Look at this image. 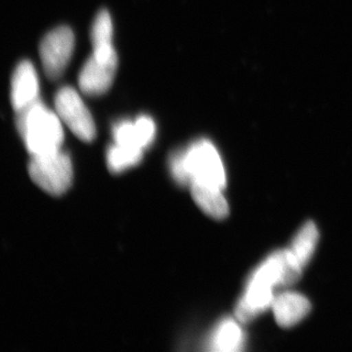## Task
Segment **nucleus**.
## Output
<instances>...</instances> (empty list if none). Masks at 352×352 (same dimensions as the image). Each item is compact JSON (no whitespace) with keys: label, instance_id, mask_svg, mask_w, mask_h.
<instances>
[{"label":"nucleus","instance_id":"1","mask_svg":"<svg viewBox=\"0 0 352 352\" xmlns=\"http://www.w3.org/2000/svg\"><path fill=\"white\" fill-rule=\"evenodd\" d=\"M302 270L289 249L268 256L252 273L245 294L237 303L235 314L238 320L251 321L271 307L274 298L273 289L295 283Z\"/></svg>","mask_w":352,"mask_h":352},{"label":"nucleus","instance_id":"2","mask_svg":"<svg viewBox=\"0 0 352 352\" xmlns=\"http://www.w3.org/2000/svg\"><path fill=\"white\" fill-rule=\"evenodd\" d=\"M16 115L18 131L32 156L62 149L64 141L62 120L41 99Z\"/></svg>","mask_w":352,"mask_h":352},{"label":"nucleus","instance_id":"3","mask_svg":"<svg viewBox=\"0 0 352 352\" xmlns=\"http://www.w3.org/2000/svg\"><path fill=\"white\" fill-rule=\"evenodd\" d=\"M29 173L32 182L51 195L64 194L73 182L71 157L63 150L32 156Z\"/></svg>","mask_w":352,"mask_h":352},{"label":"nucleus","instance_id":"4","mask_svg":"<svg viewBox=\"0 0 352 352\" xmlns=\"http://www.w3.org/2000/svg\"><path fill=\"white\" fill-rule=\"evenodd\" d=\"M182 152L190 185L201 183L222 190L226 188V175L223 163L219 151L210 141L201 139Z\"/></svg>","mask_w":352,"mask_h":352},{"label":"nucleus","instance_id":"5","mask_svg":"<svg viewBox=\"0 0 352 352\" xmlns=\"http://www.w3.org/2000/svg\"><path fill=\"white\" fill-rule=\"evenodd\" d=\"M55 112L62 122L85 142H91L96 136V127L91 113L75 88L64 87L54 98Z\"/></svg>","mask_w":352,"mask_h":352},{"label":"nucleus","instance_id":"6","mask_svg":"<svg viewBox=\"0 0 352 352\" xmlns=\"http://www.w3.org/2000/svg\"><path fill=\"white\" fill-rule=\"evenodd\" d=\"M75 50V34L66 25H61L45 34L39 45V55L44 73L51 80L63 75Z\"/></svg>","mask_w":352,"mask_h":352},{"label":"nucleus","instance_id":"7","mask_svg":"<svg viewBox=\"0 0 352 352\" xmlns=\"http://www.w3.org/2000/svg\"><path fill=\"white\" fill-rule=\"evenodd\" d=\"M118 68V59H102L91 54L78 75V85L89 96L105 94L112 87Z\"/></svg>","mask_w":352,"mask_h":352},{"label":"nucleus","instance_id":"8","mask_svg":"<svg viewBox=\"0 0 352 352\" xmlns=\"http://www.w3.org/2000/svg\"><path fill=\"white\" fill-rule=\"evenodd\" d=\"M11 104L16 113L39 100L38 72L31 61L20 62L11 80Z\"/></svg>","mask_w":352,"mask_h":352},{"label":"nucleus","instance_id":"9","mask_svg":"<svg viewBox=\"0 0 352 352\" xmlns=\"http://www.w3.org/2000/svg\"><path fill=\"white\" fill-rule=\"evenodd\" d=\"M271 308L278 325L289 328L300 323L309 314L311 305L302 294L283 292L274 296Z\"/></svg>","mask_w":352,"mask_h":352},{"label":"nucleus","instance_id":"10","mask_svg":"<svg viewBox=\"0 0 352 352\" xmlns=\"http://www.w3.org/2000/svg\"><path fill=\"white\" fill-rule=\"evenodd\" d=\"M191 193L198 207L212 219H223L228 215V204L219 187L192 183Z\"/></svg>","mask_w":352,"mask_h":352},{"label":"nucleus","instance_id":"11","mask_svg":"<svg viewBox=\"0 0 352 352\" xmlns=\"http://www.w3.org/2000/svg\"><path fill=\"white\" fill-rule=\"evenodd\" d=\"M244 344V333L239 324L232 319H226L215 329L210 339V349L214 351L230 352L241 351Z\"/></svg>","mask_w":352,"mask_h":352},{"label":"nucleus","instance_id":"12","mask_svg":"<svg viewBox=\"0 0 352 352\" xmlns=\"http://www.w3.org/2000/svg\"><path fill=\"white\" fill-rule=\"evenodd\" d=\"M318 239V229L314 222L308 221L293 240L289 251L302 268L309 263L314 256Z\"/></svg>","mask_w":352,"mask_h":352},{"label":"nucleus","instance_id":"13","mask_svg":"<svg viewBox=\"0 0 352 352\" xmlns=\"http://www.w3.org/2000/svg\"><path fill=\"white\" fill-rule=\"evenodd\" d=\"M142 157V149L115 143V145L111 146L108 150V166L112 173H122V171L140 163Z\"/></svg>","mask_w":352,"mask_h":352},{"label":"nucleus","instance_id":"14","mask_svg":"<svg viewBox=\"0 0 352 352\" xmlns=\"http://www.w3.org/2000/svg\"><path fill=\"white\" fill-rule=\"evenodd\" d=\"M113 21L107 10H101L95 17L92 24L90 39L92 45L113 43Z\"/></svg>","mask_w":352,"mask_h":352},{"label":"nucleus","instance_id":"15","mask_svg":"<svg viewBox=\"0 0 352 352\" xmlns=\"http://www.w3.org/2000/svg\"><path fill=\"white\" fill-rule=\"evenodd\" d=\"M113 136L116 144L144 150L139 144L135 126H134V122L131 120H124L117 122L113 127Z\"/></svg>","mask_w":352,"mask_h":352},{"label":"nucleus","instance_id":"16","mask_svg":"<svg viewBox=\"0 0 352 352\" xmlns=\"http://www.w3.org/2000/svg\"><path fill=\"white\" fill-rule=\"evenodd\" d=\"M139 144L143 149L152 144L156 138V124L149 116H140L134 120Z\"/></svg>","mask_w":352,"mask_h":352},{"label":"nucleus","instance_id":"17","mask_svg":"<svg viewBox=\"0 0 352 352\" xmlns=\"http://www.w3.org/2000/svg\"><path fill=\"white\" fill-rule=\"evenodd\" d=\"M170 171L173 173V178L180 184H190L188 173L185 168L184 159H183V152H176L170 157Z\"/></svg>","mask_w":352,"mask_h":352}]
</instances>
